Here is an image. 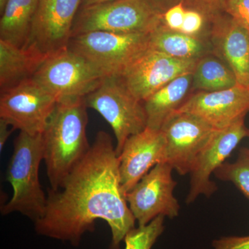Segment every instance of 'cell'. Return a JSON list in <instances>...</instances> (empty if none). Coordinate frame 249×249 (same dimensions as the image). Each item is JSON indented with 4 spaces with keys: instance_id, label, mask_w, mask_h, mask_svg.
<instances>
[{
    "instance_id": "4fadbf2b",
    "label": "cell",
    "mask_w": 249,
    "mask_h": 249,
    "mask_svg": "<svg viewBox=\"0 0 249 249\" xmlns=\"http://www.w3.org/2000/svg\"><path fill=\"white\" fill-rule=\"evenodd\" d=\"M247 137H249V129L246 127L245 118L216 131L190 173L191 181L186 199L187 204L194 202L200 196L210 197L215 193L217 186L211 179V175L225 162L241 141Z\"/></svg>"
},
{
    "instance_id": "d4e9b609",
    "label": "cell",
    "mask_w": 249,
    "mask_h": 249,
    "mask_svg": "<svg viewBox=\"0 0 249 249\" xmlns=\"http://www.w3.org/2000/svg\"><path fill=\"white\" fill-rule=\"evenodd\" d=\"M183 3L187 9L196 10L209 19L223 11V0H183Z\"/></svg>"
},
{
    "instance_id": "7a4b0ae2",
    "label": "cell",
    "mask_w": 249,
    "mask_h": 249,
    "mask_svg": "<svg viewBox=\"0 0 249 249\" xmlns=\"http://www.w3.org/2000/svg\"><path fill=\"white\" fill-rule=\"evenodd\" d=\"M88 108L85 98L60 100L42 133L44 161L52 189H58L89 152Z\"/></svg>"
},
{
    "instance_id": "9a60e30c",
    "label": "cell",
    "mask_w": 249,
    "mask_h": 249,
    "mask_svg": "<svg viewBox=\"0 0 249 249\" xmlns=\"http://www.w3.org/2000/svg\"><path fill=\"white\" fill-rule=\"evenodd\" d=\"M118 157L121 185L127 193L156 165L165 161L164 136L147 127L127 139Z\"/></svg>"
},
{
    "instance_id": "30bf717a",
    "label": "cell",
    "mask_w": 249,
    "mask_h": 249,
    "mask_svg": "<svg viewBox=\"0 0 249 249\" xmlns=\"http://www.w3.org/2000/svg\"><path fill=\"white\" fill-rule=\"evenodd\" d=\"M199 60L175 58L149 49L116 77L134 97L144 102L172 80L193 73Z\"/></svg>"
},
{
    "instance_id": "44dd1931",
    "label": "cell",
    "mask_w": 249,
    "mask_h": 249,
    "mask_svg": "<svg viewBox=\"0 0 249 249\" xmlns=\"http://www.w3.org/2000/svg\"><path fill=\"white\" fill-rule=\"evenodd\" d=\"M237 85L230 67L213 57L201 58L193 73V88L201 91L230 89Z\"/></svg>"
},
{
    "instance_id": "f546056e",
    "label": "cell",
    "mask_w": 249,
    "mask_h": 249,
    "mask_svg": "<svg viewBox=\"0 0 249 249\" xmlns=\"http://www.w3.org/2000/svg\"><path fill=\"white\" fill-rule=\"evenodd\" d=\"M150 1L163 14L167 9L174 5L183 1V0H150Z\"/></svg>"
},
{
    "instance_id": "484cf974",
    "label": "cell",
    "mask_w": 249,
    "mask_h": 249,
    "mask_svg": "<svg viewBox=\"0 0 249 249\" xmlns=\"http://www.w3.org/2000/svg\"><path fill=\"white\" fill-rule=\"evenodd\" d=\"M186 8L183 1L174 5L162 14V21L166 27L175 31H181Z\"/></svg>"
},
{
    "instance_id": "cb8c5ba5",
    "label": "cell",
    "mask_w": 249,
    "mask_h": 249,
    "mask_svg": "<svg viewBox=\"0 0 249 249\" xmlns=\"http://www.w3.org/2000/svg\"><path fill=\"white\" fill-rule=\"evenodd\" d=\"M222 10L249 31V0H223Z\"/></svg>"
},
{
    "instance_id": "7402d4cb",
    "label": "cell",
    "mask_w": 249,
    "mask_h": 249,
    "mask_svg": "<svg viewBox=\"0 0 249 249\" xmlns=\"http://www.w3.org/2000/svg\"><path fill=\"white\" fill-rule=\"evenodd\" d=\"M214 174L219 179L233 183L249 199V149H242L235 162H224Z\"/></svg>"
},
{
    "instance_id": "4dcf8cb0",
    "label": "cell",
    "mask_w": 249,
    "mask_h": 249,
    "mask_svg": "<svg viewBox=\"0 0 249 249\" xmlns=\"http://www.w3.org/2000/svg\"><path fill=\"white\" fill-rule=\"evenodd\" d=\"M116 1V0H82L80 9L92 6V5L101 4V3L109 2V1Z\"/></svg>"
},
{
    "instance_id": "f1b7e54d",
    "label": "cell",
    "mask_w": 249,
    "mask_h": 249,
    "mask_svg": "<svg viewBox=\"0 0 249 249\" xmlns=\"http://www.w3.org/2000/svg\"><path fill=\"white\" fill-rule=\"evenodd\" d=\"M14 130L16 129L8 121L0 119V151H2L6 142Z\"/></svg>"
},
{
    "instance_id": "7c38bea8",
    "label": "cell",
    "mask_w": 249,
    "mask_h": 249,
    "mask_svg": "<svg viewBox=\"0 0 249 249\" xmlns=\"http://www.w3.org/2000/svg\"><path fill=\"white\" fill-rule=\"evenodd\" d=\"M81 1L40 0L27 47L47 57L67 48Z\"/></svg>"
},
{
    "instance_id": "d6986e66",
    "label": "cell",
    "mask_w": 249,
    "mask_h": 249,
    "mask_svg": "<svg viewBox=\"0 0 249 249\" xmlns=\"http://www.w3.org/2000/svg\"><path fill=\"white\" fill-rule=\"evenodd\" d=\"M40 0H8L1 13L0 40L27 47Z\"/></svg>"
},
{
    "instance_id": "4316f807",
    "label": "cell",
    "mask_w": 249,
    "mask_h": 249,
    "mask_svg": "<svg viewBox=\"0 0 249 249\" xmlns=\"http://www.w3.org/2000/svg\"><path fill=\"white\" fill-rule=\"evenodd\" d=\"M205 17L199 11L193 9H187L181 32L188 35L194 36L199 32L204 25Z\"/></svg>"
},
{
    "instance_id": "6da1fadb",
    "label": "cell",
    "mask_w": 249,
    "mask_h": 249,
    "mask_svg": "<svg viewBox=\"0 0 249 249\" xmlns=\"http://www.w3.org/2000/svg\"><path fill=\"white\" fill-rule=\"evenodd\" d=\"M119 166L111 136L99 131L89 152L61 186L49 188L45 212L35 222L36 232L76 247L85 232L94 231L96 220L103 219L110 228V249H120L124 237L135 228L136 219Z\"/></svg>"
},
{
    "instance_id": "ba28073f",
    "label": "cell",
    "mask_w": 249,
    "mask_h": 249,
    "mask_svg": "<svg viewBox=\"0 0 249 249\" xmlns=\"http://www.w3.org/2000/svg\"><path fill=\"white\" fill-rule=\"evenodd\" d=\"M160 130L165 139V163L185 175L191 173L217 129L196 114L175 111Z\"/></svg>"
},
{
    "instance_id": "8fae6325",
    "label": "cell",
    "mask_w": 249,
    "mask_h": 249,
    "mask_svg": "<svg viewBox=\"0 0 249 249\" xmlns=\"http://www.w3.org/2000/svg\"><path fill=\"white\" fill-rule=\"evenodd\" d=\"M168 163H158L129 192L126 199L139 226H145L159 216L178 217L180 205L174 196L176 181Z\"/></svg>"
},
{
    "instance_id": "e0dca14e",
    "label": "cell",
    "mask_w": 249,
    "mask_h": 249,
    "mask_svg": "<svg viewBox=\"0 0 249 249\" xmlns=\"http://www.w3.org/2000/svg\"><path fill=\"white\" fill-rule=\"evenodd\" d=\"M46 58L32 47L19 48L0 40V92L32 78Z\"/></svg>"
},
{
    "instance_id": "83f0119b",
    "label": "cell",
    "mask_w": 249,
    "mask_h": 249,
    "mask_svg": "<svg viewBox=\"0 0 249 249\" xmlns=\"http://www.w3.org/2000/svg\"><path fill=\"white\" fill-rule=\"evenodd\" d=\"M213 249H249V235L229 236L214 240Z\"/></svg>"
},
{
    "instance_id": "603a6c76",
    "label": "cell",
    "mask_w": 249,
    "mask_h": 249,
    "mask_svg": "<svg viewBox=\"0 0 249 249\" xmlns=\"http://www.w3.org/2000/svg\"><path fill=\"white\" fill-rule=\"evenodd\" d=\"M164 216H159L145 226L132 229L124 237V249H152L165 230Z\"/></svg>"
},
{
    "instance_id": "9c48e42d",
    "label": "cell",
    "mask_w": 249,
    "mask_h": 249,
    "mask_svg": "<svg viewBox=\"0 0 249 249\" xmlns=\"http://www.w3.org/2000/svg\"><path fill=\"white\" fill-rule=\"evenodd\" d=\"M0 93V119L30 135L43 133L58 103L33 78Z\"/></svg>"
},
{
    "instance_id": "52a82bcc",
    "label": "cell",
    "mask_w": 249,
    "mask_h": 249,
    "mask_svg": "<svg viewBox=\"0 0 249 249\" xmlns=\"http://www.w3.org/2000/svg\"><path fill=\"white\" fill-rule=\"evenodd\" d=\"M106 77L68 48L49 55L33 79L58 98H85Z\"/></svg>"
},
{
    "instance_id": "277c9868",
    "label": "cell",
    "mask_w": 249,
    "mask_h": 249,
    "mask_svg": "<svg viewBox=\"0 0 249 249\" xmlns=\"http://www.w3.org/2000/svg\"><path fill=\"white\" fill-rule=\"evenodd\" d=\"M161 22V13L150 0H116L80 9L71 37L91 31L150 34Z\"/></svg>"
},
{
    "instance_id": "2e32d148",
    "label": "cell",
    "mask_w": 249,
    "mask_h": 249,
    "mask_svg": "<svg viewBox=\"0 0 249 249\" xmlns=\"http://www.w3.org/2000/svg\"><path fill=\"white\" fill-rule=\"evenodd\" d=\"M220 37L221 52L237 85L249 89V31L222 11L211 18Z\"/></svg>"
},
{
    "instance_id": "8992f818",
    "label": "cell",
    "mask_w": 249,
    "mask_h": 249,
    "mask_svg": "<svg viewBox=\"0 0 249 249\" xmlns=\"http://www.w3.org/2000/svg\"><path fill=\"white\" fill-rule=\"evenodd\" d=\"M85 101L87 107L97 111L110 124L118 156L129 137L147 127L143 102L129 93L116 76L106 77L94 91L85 96Z\"/></svg>"
},
{
    "instance_id": "5b68a950",
    "label": "cell",
    "mask_w": 249,
    "mask_h": 249,
    "mask_svg": "<svg viewBox=\"0 0 249 249\" xmlns=\"http://www.w3.org/2000/svg\"><path fill=\"white\" fill-rule=\"evenodd\" d=\"M149 35L91 31L72 36L67 48L83 57L103 76H118L150 49Z\"/></svg>"
},
{
    "instance_id": "3957f363",
    "label": "cell",
    "mask_w": 249,
    "mask_h": 249,
    "mask_svg": "<svg viewBox=\"0 0 249 249\" xmlns=\"http://www.w3.org/2000/svg\"><path fill=\"white\" fill-rule=\"evenodd\" d=\"M44 160L42 134L30 135L19 132L14 141V152L10 160L6 180L12 186L13 195L1 206L3 215L19 213L34 222L42 217L47 196L39 180V168Z\"/></svg>"
},
{
    "instance_id": "ffe728a7",
    "label": "cell",
    "mask_w": 249,
    "mask_h": 249,
    "mask_svg": "<svg viewBox=\"0 0 249 249\" xmlns=\"http://www.w3.org/2000/svg\"><path fill=\"white\" fill-rule=\"evenodd\" d=\"M150 49L178 59L199 60L202 56L204 44L196 36L172 30L163 21L149 35Z\"/></svg>"
},
{
    "instance_id": "ac0fdd59",
    "label": "cell",
    "mask_w": 249,
    "mask_h": 249,
    "mask_svg": "<svg viewBox=\"0 0 249 249\" xmlns=\"http://www.w3.org/2000/svg\"><path fill=\"white\" fill-rule=\"evenodd\" d=\"M193 87V73H186L172 80L143 102L147 127L160 130L165 120L186 101Z\"/></svg>"
},
{
    "instance_id": "1f68e13d",
    "label": "cell",
    "mask_w": 249,
    "mask_h": 249,
    "mask_svg": "<svg viewBox=\"0 0 249 249\" xmlns=\"http://www.w3.org/2000/svg\"><path fill=\"white\" fill-rule=\"evenodd\" d=\"M8 0H0V14L4 10Z\"/></svg>"
},
{
    "instance_id": "5bb4252c",
    "label": "cell",
    "mask_w": 249,
    "mask_h": 249,
    "mask_svg": "<svg viewBox=\"0 0 249 249\" xmlns=\"http://www.w3.org/2000/svg\"><path fill=\"white\" fill-rule=\"evenodd\" d=\"M176 111L196 114L217 129L245 118L249 111V89L237 85L230 89L192 95Z\"/></svg>"
}]
</instances>
